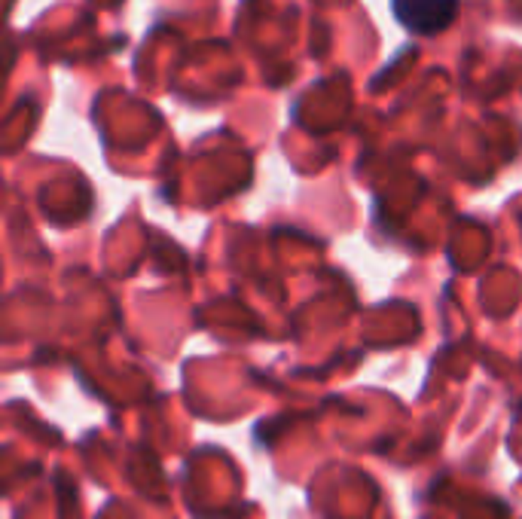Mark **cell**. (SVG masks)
<instances>
[{
	"instance_id": "6da1fadb",
	"label": "cell",
	"mask_w": 522,
	"mask_h": 519,
	"mask_svg": "<svg viewBox=\"0 0 522 519\" xmlns=\"http://www.w3.org/2000/svg\"><path fill=\"white\" fill-rule=\"evenodd\" d=\"M397 25L415 37H437L455 22L458 0H391Z\"/></svg>"
}]
</instances>
